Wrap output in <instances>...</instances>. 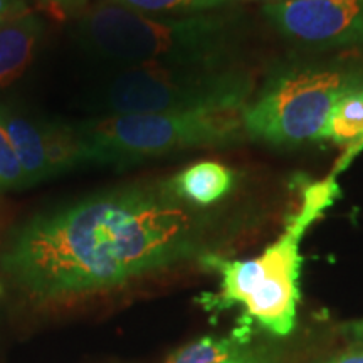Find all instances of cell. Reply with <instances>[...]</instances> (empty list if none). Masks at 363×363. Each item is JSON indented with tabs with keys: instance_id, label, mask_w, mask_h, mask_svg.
Instances as JSON below:
<instances>
[{
	"instance_id": "obj_11",
	"label": "cell",
	"mask_w": 363,
	"mask_h": 363,
	"mask_svg": "<svg viewBox=\"0 0 363 363\" xmlns=\"http://www.w3.org/2000/svg\"><path fill=\"white\" fill-rule=\"evenodd\" d=\"M167 363H267L239 337H202L172 353Z\"/></svg>"
},
{
	"instance_id": "obj_14",
	"label": "cell",
	"mask_w": 363,
	"mask_h": 363,
	"mask_svg": "<svg viewBox=\"0 0 363 363\" xmlns=\"http://www.w3.org/2000/svg\"><path fill=\"white\" fill-rule=\"evenodd\" d=\"M0 187L2 192L30 187L2 121H0Z\"/></svg>"
},
{
	"instance_id": "obj_6",
	"label": "cell",
	"mask_w": 363,
	"mask_h": 363,
	"mask_svg": "<svg viewBox=\"0 0 363 363\" xmlns=\"http://www.w3.org/2000/svg\"><path fill=\"white\" fill-rule=\"evenodd\" d=\"M357 84L343 69H298L272 81L242 111L246 136L279 147L321 140L331 108Z\"/></svg>"
},
{
	"instance_id": "obj_7",
	"label": "cell",
	"mask_w": 363,
	"mask_h": 363,
	"mask_svg": "<svg viewBox=\"0 0 363 363\" xmlns=\"http://www.w3.org/2000/svg\"><path fill=\"white\" fill-rule=\"evenodd\" d=\"M0 121L29 185L66 174L84 163H96L93 148L76 126L33 121L6 106H0Z\"/></svg>"
},
{
	"instance_id": "obj_1",
	"label": "cell",
	"mask_w": 363,
	"mask_h": 363,
	"mask_svg": "<svg viewBox=\"0 0 363 363\" xmlns=\"http://www.w3.org/2000/svg\"><path fill=\"white\" fill-rule=\"evenodd\" d=\"M195 247L197 225L175 197L128 185L33 217L2 262L30 296L61 299L120 288Z\"/></svg>"
},
{
	"instance_id": "obj_13",
	"label": "cell",
	"mask_w": 363,
	"mask_h": 363,
	"mask_svg": "<svg viewBox=\"0 0 363 363\" xmlns=\"http://www.w3.org/2000/svg\"><path fill=\"white\" fill-rule=\"evenodd\" d=\"M111 6L140 13H197L233 0H106Z\"/></svg>"
},
{
	"instance_id": "obj_12",
	"label": "cell",
	"mask_w": 363,
	"mask_h": 363,
	"mask_svg": "<svg viewBox=\"0 0 363 363\" xmlns=\"http://www.w3.org/2000/svg\"><path fill=\"white\" fill-rule=\"evenodd\" d=\"M363 135V84L343 93L331 108L321 138L350 147Z\"/></svg>"
},
{
	"instance_id": "obj_5",
	"label": "cell",
	"mask_w": 363,
	"mask_h": 363,
	"mask_svg": "<svg viewBox=\"0 0 363 363\" xmlns=\"http://www.w3.org/2000/svg\"><path fill=\"white\" fill-rule=\"evenodd\" d=\"M254 83L244 72L208 65L131 66L104 94L111 115L244 110Z\"/></svg>"
},
{
	"instance_id": "obj_16",
	"label": "cell",
	"mask_w": 363,
	"mask_h": 363,
	"mask_svg": "<svg viewBox=\"0 0 363 363\" xmlns=\"http://www.w3.org/2000/svg\"><path fill=\"white\" fill-rule=\"evenodd\" d=\"M45 2H48L54 11L62 13V16H69V13L81 11L88 0H45Z\"/></svg>"
},
{
	"instance_id": "obj_8",
	"label": "cell",
	"mask_w": 363,
	"mask_h": 363,
	"mask_svg": "<svg viewBox=\"0 0 363 363\" xmlns=\"http://www.w3.org/2000/svg\"><path fill=\"white\" fill-rule=\"evenodd\" d=\"M264 16L284 38L313 45L363 43V0H278Z\"/></svg>"
},
{
	"instance_id": "obj_2",
	"label": "cell",
	"mask_w": 363,
	"mask_h": 363,
	"mask_svg": "<svg viewBox=\"0 0 363 363\" xmlns=\"http://www.w3.org/2000/svg\"><path fill=\"white\" fill-rule=\"evenodd\" d=\"M338 197L340 185L333 177L311 182L303 189L301 203L286 220L283 234L259 256L225 259L208 254L203 257V264L220 276V284L216 294L201 296L202 306L216 313L242 306L246 315L269 333L288 337L296 326L301 296L303 238Z\"/></svg>"
},
{
	"instance_id": "obj_17",
	"label": "cell",
	"mask_w": 363,
	"mask_h": 363,
	"mask_svg": "<svg viewBox=\"0 0 363 363\" xmlns=\"http://www.w3.org/2000/svg\"><path fill=\"white\" fill-rule=\"evenodd\" d=\"M27 11L26 0H0V24L16 13Z\"/></svg>"
},
{
	"instance_id": "obj_4",
	"label": "cell",
	"mask_w": 363,
	"mask_h": 363,
	"mask_svg": "<svg viewBox=\"0 0 363 363\" xmlns=\"http://www.w3.org/2000/svg\"><path fill=\"white\" fill-rule=\"evenodd\" d=\"M244 110L135 113L84 121L76 128L96 163H133L190 148L227 147L246 136Z\"/></svg>"
},
{
	"instance_id": "obj_3",
	"label": "cell",
	"mask_w": 363,
	"mask_h": 363,
	"mask_svg": "<svg viewBox=\"0 0 363 363\" xmlns=\"http://www.w3.org/2000/svg\"><path fill=\"white\" fill-rule=\"evenodd\" d=\"M81 34L101 56L131 66L208 65L227 43L219 17H153L111 4L86 13Z\"/></svg>"
},
{
	"instance_id": "obj_9",
	"label": "cell",
	"mask_w": 363,
	"mask_h": 363,
	"mask_svg": "<svg viewBox=\"0 0 363 363\" xmlns=\"http://www.w3.org/2000/svg\"><path fill=\"white\" fill-rule=\"evenodd\" d=\"M44 22L35 12H19L0 24V89L12 84L33 61Z\"/></svg>"
},
{
	"instance_id": "obj_18",
	"label": "cell",
	"mask_w": 363,
	"mask_h": 363,
	"mask_svg": "<svg viewBox=\"0 0 363 363\" xmlns=\"http://www.w3.org/2000/svg\"><path fill=\"white\" fill-rule=\"evenodd\" d=\"M326 363H363V345L357 348H350V350L340 353V355L333 357Z\"/></svg>"
},
{
	"instance_id": "obj_15",
	"label": "cell",
	"mask_w": 363,
	"mask_h": 363,
	"mask_svg": "<svg viewBox=\"0 0 363 363\" xmlns=\"http://www.w3.org/2000/svg\"><path fill=\"white\" fill-rule=\"evenodd\" d=\"M362 152H363V135L360 140H357L355 143H352L350 147H347V150L343 152V155L338 158V162L335 163L333 170H331L328 175L333 177V179H338V175L343 174V172L352 165L353 160H355V158L360 155Z\"/></svg>"
},
{
	"instance_id": "obj_19",
	"label": "cell",
	"mask_w": 363,
	"mask_h": 363,
	"mask_svg": "<svg viewBox=\"0 0 363 363\" xmlns=\"http://www.w3.org/2000/svg\"><path fill=\"white\" fill-rule=\"evenodd\" d=\"M347 331L353 340H357V342L363 343V320L353 321V323L347 326Z\"/></svg>"
},
{
	"instance_id": "obj_20",
	"label": "cell",
	"mask_w": 363,
	"mask_h": 363,
	"mask_svg": "<svg viewBox=\"0 0 363 363\" xmlns=\"http://www.w3.org/2000/svg\"><path fill=\"white\" fill-rule=\"evenodd\" d=\"M0 192H2V187H0Z\"/></svg>"
},
{
	"instance_id": "obj_10",
	"label": "cell",
	"mask_w": 363,
	"mask_h": 363,
	"mask_svg": "<svg viewBox=\"0 0 363 363\" xmlns=\"http://www.w3.org/2000/svg\"><path fill=\"white\" fill-rule=\"evenodd\" d=\"M233 185L234 175L227 167L217 162H201L175 175L170 190L175 197L187 202L211 206L225 197Z\"/></svg>"
}]
</instances>
